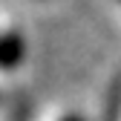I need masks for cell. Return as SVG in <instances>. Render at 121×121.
I'll return each instance as SVG.
<instances>
[{
	"instance_id": "6da1fadb",
	"label": "cell",
	"mask_w": 121,
	"mask_h": 121,
	"mask_svg": "<svg viewBox=\"0 0 121 121\" xmlns=\"http://www.w3.org/2000/svg\"><path fill=\"white\" fill-rule=\"evenodd\" d=\"M26 55V43L23 35L14 32V29H6L0 32V69H14Z\"/></svg>"
},
{
	"instance_id": "7a4b0ae2",
	"label": "cell",
	"mask_w": 121,
	"mask_h": 121,
	"mask_svg": "<svg viewBox=\"0 0 121 121\" xmlns=\"http://www.w3.org/2000/svg\"><path fill=\"white\" fill-rule=\"evenodd\" d=\"M101 121H121V75L115 78V84L110 89V98H107V107H104V118Z\"/></svg>"
},
{
	"instance_id": "3957f363",
	"label": "cell",
	"mask_w": 121,
	"mask_h": 121,
	"mask_svg": "<svg viewBox=\"0 0 121 121\" xmlns=\"http://www.w3.org/2000/svg\"><path fill=\"white\" fill-rule=\"evenodd\" d=\"M64 121H84V118H81V115H66Z\"/></svg>"
},
{
	"instance_id": "277c9868",
	"label": "cell",
	"mask_w": 121,
	"mask_h": 121,
	"mask_svg": "<svg viewBox=\"0 0 121 121\" xmlns=\"http://www.w3.org/2000/svg\"><path fill=\"white\" fill-rule=\"evenodd\" d=\"M118 3H121V0H118Z\"/></svg>"
}]
</instances>
